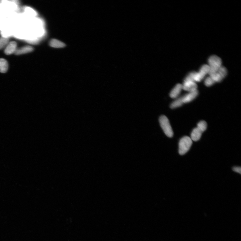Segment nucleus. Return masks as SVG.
Wrapping results in <instances>:
<instances>
[{
  "mask_svg": "<svg viewBox=\"0 0 241 241\" xmlns=\"http://www.w3.org/2000/svg\"><path fill=\"white\" fill-rule=\"evenodd\" d=\"M17 44L15 41H12L10 42L5 50V54L9 55L15 52L16 50Z\"/></svg>",
  "mask_w": 241,
  "mask_h": 241,
  "instance_id": "0eeeda50",
  "label": "nucleus"
},
{
  "mask_svg": "<svg viewBox=\"0 0 241 241\" xmlns=\"http://www.w3.org/2000/svg\"><path fill=\"white\" fill-rule=\"evenodd\" d=\"M9 42V39L6 37L0 38V50L3 49L7 45Z\"/></svg>",
  "mask_w": 241,
  "mask_h": 241,
  "instance_id": "f3484780",
  "label": "nucleus"
},
{
  "mask_svg": "<svg viewBox=\"0 0 241 241\" xmlns=\"http://www.w3.org/2000/svg\"><path fill=\"white\" fill-rule=\"evenodd\" d=\"M8 63L5 59L0 58V72L2 73H5L8 69Z\"/></svg>",
  "mask_w": 241,
  "mask_h": 241,
  "instance_id": "9b49d317",
  "label": "nucleus"
},
{
  "mask_svg": "<svg viewBox=\"0 0 241 241\" xmlns=\"http://www.w3.org/2000/svg\"><path fill=\"white\" fill-rule=\"evenodd\" d=\"M183 104L182 97H181L173 102L170 105V108L172 109L178 108L182 106Z\"/></svg>",
  "mask_w": 241,
  "mask_h": 241,
  "instance_id": "ddd939ff",
  "label": "nucleus"
},
{
  "mask_svg": "<svg viewBox=\"0 0 241 241\" xmlns=\"http://www.w3.org/2000/svg\"><path fill=\"white\" fill-rule=\"evenodd\" d=\"M217 72L221 76V77L223 79L227 75V69H226L225 67H220Z\"/></svg>",
  "mask_w": 241,
  "mask_h": 241,
  "instance_id": "dca6fc26",
  "label": "nucleus"
},
{
  "mask_svg": "<svg viewBox=\"0 0 241 241\" xmlns=\"http://www.w3.org/2000/svg\"><path fill=\"white\" fill-rule=\"evenodd\" d=\"M202 132L197 128L193 129L191 134V139L193 141H197L200 139Z\"/></svg>",
  "mask_w": 241,
  "mask_h": 241,
  "instance_id": "1a4fd4ad",
  "label": "nucleus"
},
{
  "mask_svg": "<svg viewBox=\"0 0 241 241\" xmlns=\"http://www.w3.org/2000/svg\"><path fill=\"white\" fill-rule=\"evenodd\" d=\"M210 71L209 75L216 73L221 67V60L219 57L216 56H212L209 59Z\"/></svg>",
  "mask_w": 241,
  "mask_h": 241,
  "instance_id": "7ed1b4c3",
  "label": "nucleus"
},
{
  "mask_svg": "<svg viewBox=\"0 0 241 241\" xmlns=\"http://www.w3.org/2000/svg\"><path fill=\"white\" fill-rule=\"evenodd\" d=\"M16 37L19 38H22L24 37V34L22 33L19 32L16 35Z\"/></svg>",
  "mask_w": 241,
  "mask_h": 241,
  "instance_id": "412c9836",
  "label": "nucleus"
},
{
  "mask_svg": "<svg viewBox=\"0 0 241 241\" xmlns=\"http://www.w3.org/2000/svg\"><path fill=\"white\" fill-rule=\"evenodd\" d=\"M33 50L34 48L32 47L26 46L17 49L14 53L16 55H20L31 52Z\"/></svg>",
  "mask_w": 241,
  "mask_h": 241,
  "instance_id": "6e6552de",
  "label": "nucleus"
},
{
  "mask_svg": "<svg viewBox=\"0 0 241 241\" xmlns=\"http://www.w3.org/2000/svg\"><path fill=\"white\" fill-rule=\"evenodd\" d=\"M192 144V140L190 137L186 136L182 138L179 143V153L181 155L186 154L190 149Z\"/></svg>",
  "mask_w": 241,
  "mask_h": 241,
  "instance_id": "f03ea898",
  "label": "nucleus"
},
{
  "mask_svg": "<svg viewBox=\"0 0 241 241\" xmlns=\"http://www.w3.org/2000/svg\"><path fill=\"white\" fill-rule=\"evenodd\" d=\"M198 94V92L197 90L195 91L190 92L184 96L182 97L183 103H186L191 101L196 97Z\"/></svg>",
  "mask_w": 241,
  "mask_h": 241,
  "instance_id": "39448f33",
  "label": "nucleus"
},
{
  "mask_svg": "<svg viewBox=\"0 0 241 241\" xmlns=\"http://www.w3.org/2000/svg\"><path fill=\"white\" fill-rule=\"evenodd\" d=\"M210 77L215 82H219L221 81L223 79L222 77H221L219 74L217 72L216 73L211 74L210 75Z\"/></svg>",
  "mask_w": 241,
  "mask_h": 241,
  "instance_id": "2eb2a0df",
  "label": "nucleus"
},
{
  "mask_svg": "<svg viewBox=\"0 0 241 241\" xmlns=\"http://www.w3.org/2000/svg\"><path fill=\"white\" fill-rule=\"evenodd\" d=\"M182 90V85L181 84H178L175 86L170 92V98H176L181 93Z\"/></svg>",
  "mask_w": 241,
  "mask_h": 241,
  "instance_id": "423d86ee",
  "label": "nucleus"
},
{
  "mask_svg": "<svg viewBox=\"0 0 241 241\" xmlns=\"http://www.w3.org/2000/svg\"><path fill=\"white\" fill-rule=\"evenodd\" d=\"M51 47L55 48H62L66 46L65 43L56 39H52L49 43Z\"/></svg>",
  "mask_w": 241,
  "mask_h": 241,
  "instance_id": "9d476101",
  "label": "nucleus"
},
{
  "mask_svg": "<svg viewBox=\"0 0 241 241\" xmlns=\"http://www.w3.org/2000/svg\"><path fill=\"white\" fill-rule=\"evenodd\" d=\"M233 170L234 172L238 173L240 174L241 173V168L240 167H234L233 168Z\"/></svg>",
  "mask_w": 241,
  "mask_h": 241,
  "instance_id": "aec40b11",
  "label": "nucleus"
},
{
  "mask_svg": "<svg viewBox=\"0 0 241 241\" xmlns=\"http://www.w3.org/2000/svg\"><path fill=\"white\" fill-rule=\"evenodd\" d=\"M214 80L210 77H208L205 81V84L206 86H210L213 85L215 83Z\"/></svg>",
  "mask_w": 241,
  "mask_h": 241,
  "instance_id": "a211bd4d",
  "label": "nucleus"
},
{
  "mask_svg": "<svg viewBox=\"0 0 241 241\" xmlns=\"http://www.w3.org/2000/svg\"><path fill=\"white\" fill-rule=\"evenodd\" d=\"M210 71L209 65H205L203 66L200 70L198 73L200 75L202 79H203L207 74L209 73Z\"/></svg>",
  "mask_w": 241,
  "mask_h": 241,
  "instance_id": "f8f14e48",
  "label": "nucleus"
},
{
  "mask_svg": "<svg viewBox=\"0 0 241 241\" xmlns=\"http://www.w3.org/2000/svg\"><path fill=\"white\" fill-rule=\"evenodd\" d=\"M197 128L203 133L207 129V123L204 121H201L198 124Z\"/></svg>",
  "mask_w": 241,
  "mask_h": 241,
  "instance_id": "4468645a",
  "label": "nucleus"
},
{
  "mask_svg": "<svg viewBox=\"0 0 241 241\" xmlns=\"http://www.w3.org/2000/svg\"><path fill=\"white\" fill-rule=\"evenodd\" d=\"M197 85L195 82L192 81H184L182 85V89L189 92L197 90Z\"/></svg>",
  "mask_w": 241,
  "mask_h": 241,
  "instance_id": "20e7f679",
  "label": "nucleus"
},
{
  "mask_svg": "<svg viewBox=\"0 0 241 241\" xmlns=\"http://www.w3.org/2000/svg\"><path fill=\"white\" fill-rule=\"evenodd\" d=\"M159 120L160 126L165 134L169 137H172L173 131L167 117L164 115H162L160 117Z\"/></svg>",
  "mask_w": 241,
  "mask_h": 241,
  "instance_id": "f257e3e1",
  "label": "nucleus"
},
{
  "mask_svg": "<svg viewBox=\"0 0 241 241\" xmlns=\"http://www.w3.org/2000/svg\"><path fill=\"white\" fill-rule=\"evenodd\" d=\"M25 11L27 13L32 16H35L36 15V12L34 10L29 7H26L25 9Z\"/></svg>",
  "mask_w": 241,
  "mask_h": 241,
  "instance_id": "6ab92c4d",
  "label": "nucleus"
}]
</instances>
